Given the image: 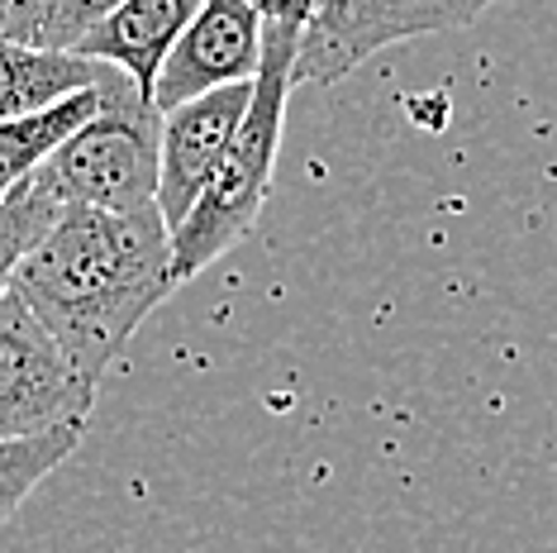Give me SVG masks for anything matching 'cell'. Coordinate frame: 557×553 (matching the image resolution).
<instances>
[{"label":"cell","instance_id":"7","mask_svg":"<svg viewBox=\"0 0 557 553\" xmlns=\"http://www.w3.org/2000/svg\"><path fill=\"white\" fill-rule=\"evenodd\" d=\"M252 82H234L220 91H206L186 106H176L162 115V168H158V210L168 220V230H176L200 192L210 186L220 158L230 153L238 124L248 115Z\"/></svg>","mask_w":557,"mask_h":553},{"label":"cell","instance_id":"11","mask_svg":"<svg viewBox=\"0 0 557 553\" xmlns=\"http://www.w3.org/2000/svg\"><path fill=\"white\" fill-rule=\"evenodd\" d=\"M120 0H10L0 34L29 48H48V53H72L82 34L100 24Z\"/></svg>","mask_w":557,"mask_h":553},{"label":"cell","instance_id":"2","mask_svg":"<svg viewBox=\"0 0 557 553\" xmlns=\"http://www.w3.org/2000/svg\"><path fill=\"white\" fill-rule=\"evenodd\" d=\"M296 48H300V29H276V24L262 29V67L252 77L248 115L238 124L230 153L214 168L210 186L191 206V216L172 230L176 286L200 276L234 244H244L262 216V206H268L276 153H282V134H286V106L290 91H296Z\"/></svg>","mask_w":557,"mask_h":553},{"label":"cell","instance_id":"3","mask_svg":"<svg viewBox=\"0 0 557 553\" xmlns=\"http://www.w3.org/2000/svg\"><path fill=\"white\" fill-rule=\"evenodd\" d=\"M158 168L162 110L120 67H110L100 77V110L44 158L34 182L62 210H144L158 206Z\"/></svg>","mask_w":557,"mask_h":553},{"label":"cell","instance_id":"4","mask_svg":"<svg viewBox=\"0 0 557 553\" xmlns=\"http://www.w3.org/2000/svg\"><path fill=\"white\" fill-rule=\"evenodd\" d=\"M496 0H320L296 48V86H329L396 44L481 20Z\"/></svg>","mask_w":557,"mask_h":553},{"label":"cell","instance_id":"15","mask_svg":"<svg viewBox=\"0 0 557 553\" xmlns=\"http://www.w3.org/2000/svg\"><path fill=\"white\" fill-rule=\"evenodd\" d=\"M5 5H10V0H0V20H5Z\"/></svg>","mask_w":557,"mask_h":553},{"label":"cell","instance_id":"5","mask_svg":"<svg viewBox=\"0 0 557 553\" xmlns=\"http://www.w3.org/2000/svg\"><path fill=\"white\" fill-rule=\"evenodd\" d=\"M100 386L77 372L29 306L0 296V444L86 425Z\"/></svg>","mask_w":557,"mask_h":553},{"label":"cell","instance_id":"14","mask_svg":"<svg viewBox=\"0 0 557 553\" xmlns=\"http://www.w3.org/2000/svg\"><path fill=\"white\" fill-rule=\"evenodd\" d=\"M252 5H258V15H262V29L276 24V29H300L306 34V24H310L320 0H252Z\"/></svg>","mask_w":557,"mask_h":553},{"label":"cell","instance_id":"1","mask_svg":"<svg viewBox=\"0 0 557 553\" xmlns=\"http://www.w3.org/2000/svg\"><path fill=\"white\" fill-rule=\"evenodd\" d=\"M172 286V230L158 206H67L24 254L10 292L39 316L77 372L100 386Z\"/></svg>","mask_w":557,"mask_h":553},{"label":"cell","instance_id":"12","mask_svg":"<svg viewBox=\"0 0 557 553\" xmlns=\"http://www.w3.org/2000/svg\"><path fill=\"white\" fill-rule=\"evenodd\" d=\"M82 434H86V425H62V430L0 444V525L29 501V492L44 477H53L62 468V458L77 454Z\"/></svg>","mask_w":557,"mask_h":553},{"label":"cell","instance_id":"10","mask_svg":"<svg viewBox=\"0 0 557 553\" xmlns=\"http://www.w3.org/2000/svg\"><path fill=\"white\" fill-rule=\"evenodd\" d=\"M110 72V67H106ZM100 110V82L86 91L58 100V106L39 110V115H20V120H0V200L15 186H24L34 172L44 168V158L67 138L72 130H82Z\"/></svg>","mask_w":557,"mask_h":553},{"label":"cell","instance_id":"13","mask_svg":"<svg viewBox=\"0 0 557 553\" xmlns=\"http://www.w3.org/2000/svg\"><path fill=\"white\" fill-rule=\"evenodd\" d=\"M58 216H62V206L34 177L0 200V296L10 292V282H15V268L24 262V254H29V248L53 230Z\"/></svg>","mask_w":557,"mask_h":553},{"label":"cell","instance_id":"8","mask_svg":"<svg viewBox=\"0 0 557 553\" xmlns=\"http://www.w3.org/2000/svg\"><path fill=\"white\" fill-rule=\"evenodd\" d=\"M196 10L200 0H120L106 20L82 34V44L72 53L120 67L138 91L153 100L162 62L186 34V24L196 20Z\"/></svg>","mask_w":557,"mask_h":553},{"label":"cell","instance_id":"9","mask_svg":"<svg viewBox=\"0 0 557 553\" xmlns=\"http://www.w3.org/2000/svg\"><path fill=\"white\" fill-rule=\"evenodd\" d=\"M106 77V62H91L82 53H48L0 34V120L39 115L58 100L86 91Z\"/></svg>","mask_w":557,"mask_h":553},{"label":"cell","instance_id":"6","mask_svg":"<svg viewBox=\"0 0 557 553\" xmlns=\"http://www.w3.org/2000/svg\"><path fill=\"white\" fill-rule=\"evenodd\" d=\"M262 67V15L252 0H200L196 20L176 39L153 86V106L168 110L220 91L234 82H252Z\"/></svg>","mask_w":557,"mask_h":553}]
</instances>
